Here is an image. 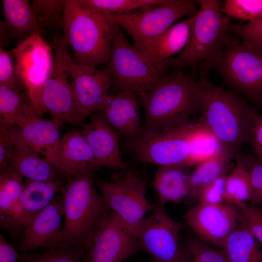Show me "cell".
<instances>
[{
	"label": "cell",
	"mask_w": 262,
	"mask_h": 262,
	"mask_svg": "<svg viewBox=\"0 0 262 262\" xmlns=\"http://www.w3.org/2000/svg\"><path fill=\"white\" fill-rule=\"evenodd\" d=\"M200 74L202 103L198 121L235 154L251 142L260 115L236 92L216 86Z\"/></svg>",
	"instance_id": "6da1fadb"
},
{
	"label": "cell",
	"mask_w": 262,
	"mask_h": 262,
	"mask_svg": "<svg viewBox=\"0 0 262 262\" xmlns=\"http://www.w3.org/2000/svg\"><path fill=\"white\" fill-rule=\"evenodd\" d=\"M196 1L199 7L188 43L177 57L165 60L163 64L174 72L190 67L194 75L198 68L199 74L207 76L225 48L240 42L228 31L230 19L221 12L219 1Z\"/></svg>",
	"instance_id": "7a4b0ae2"
},
{
	"label": "cell",
	"mask_w": 262,
	"mask_h": 262,
	"mask_svg": "<svg viewBox=\"0 0 262 262\" xmlns=\"http://www.w3.org/2000/svg\"><path fill=\"white\" fill-rule=\"evenodd\" d=\"M136 95L145 112L142 134L181 125L201 112L200 82L182 70L162 77L153 89Z\"/></svg>",
	"instance_id": "3957f363"
},
{
	"label": "cell",
	"mask_w": 262,
	"mask_h": 262,
	"mask_svg": "<svg viewBox=\"0 0 262 262\" xmlns=\"http://www.w3.org/2000/svg\"><path fill=\"white\" fill-rule=\"evenodd\" d=\"M90 167L67 178L61 193L65 221L59 246H73L82 256L85 244L98 223L111 212L95 186L93 172Z\"/></svg>",
	"instance_id": "277c9868"
},
{
	"label": "cell",
	"mask_w": 262,
	"mask_h": 262,
	"mask_svg": "<svg viewBox=\"0 0 262 262\" xmlns=\"http://www.w3.org/2000/svg\"><path fill=\"white\" fill-rule=\"evenodd\" d=\"M62 29L76 64L97 68L108 63L112 47L109 22L82 11L68 0L65 2Z\"/></svg>",
	"instance_id": "5b68a950"
},
{
	"label": "cell",
	"mask_w": 262,
	"mask_h": 262,
	"mask_svg": "<svg viewBox=\"0 0 262 262\" xmlns=\"http://www.w3.org/2000/svg\"><path fill=\"white\" fill-rule=\"evenodd\" d=\"M197 4L192 0H166L154 7H143L133 13L95 14L105 21L116 23L125 29L132 37L134 47L139 50L183 16L195 15L199 9Z\"/></svg>",
	"instance_id": "8992f818"
},
{
	"label": "cell",
	"mask_w": 262,
	"mask_h": 262,
	"mask_svg": "<svg viewBox=\"0 0 262 262\" xmlns=\"http://www.w3.org/2000/svg\"><path fill=\"white\" fill-rule=\"evenodd\" d=\"M109 24L112 47L106 65L112 75L113 89L136 94L153 89L164 75L157 67L144 60L119 25L112 22Z\"/></svg>",
	"instance_id": "52a82bcc"
},
{
	"label": "cell",
	"mask_w": 262,
	"mask_h": 262,
	"mask_svg": "<svg viewBox=\"0 0 262 262\" xmlns=\"http://www.w3.org/2000/svg\"><path fill=\"white\" fill-rule=\"evenodd\" d=\"M213 69L225 85L262 107V49L243 42L228 46Z\"/></svg>",
	"instance_id": "ba28073f"
},
{
	"label": "cell",
	"mask_w": 262,
	"mask_h": 262,
	"mask_svg": "<svg viewBox=\"0 0 262 262\" xmlns=\"http://www.w3.org/2000/svg\"><path fill=\"white\" fill-rule=\"evenodd\" d=\"M41 34L39 32L33 33L18 42L11 51L16 74L38 115L41 95L54 62L53 47Z\"/></svg>",
	"instance_id": "9c48e42d"
},
{
	"label": "cell",
	"mask_w": 262,
	"mask_h": 262,
	"mask_svg": "<svg viewBox=\"0 0 262 262\" xmlns=\"http://www.w3.org/2000/svg\"><path fill=\"white\" fill-rule=\"evenodd\" d=\"M96 181L110 211L133 232L153 205L147 198L145 180L126 168L115 172L110 181Z\"/></svg>",
	"instance_id": "30bf717a"
},
{
	"label": "cell",
	"mask_w": 262,
	"mask_h": 262,
	"mask_svg": "<svg viewBox=\"0 0 262 262\" xmlns=\"http://www.w3.org/2000/svg\"><path fill=\"white\" fill-rule=\"evenodd\" d=\"M150 212V214L133 230L141 250L150 257L152 262H181V224L169 216L164 204L159 201L153 204Z\"/></svg>",
	"instance_id": "8fae6325"
},
{
	"label": "cell",
	"mask_w": 262,
	"mask_h": 262,
	"mask_svg": "<svg viewBox=\"0 0 262 262\" xmlns=\"http://www.w3.org/2000/svg\"><path fill=\"white\" fill-rule=\"evenodd\" d=\"M141 250L134 233L110 212L96 226L85 246V262H122Z\"/></svg>",
	"instance_id": "7c38bea8"
},
{
	"label": "cell",
	"mask_w": 262,
	"mask_h": 262,
	"mask_svg": "<svg viewBox=\"0 0 262 262\" xmlns=\"http://www.w3.org/2000/svg\"><path fill=\"white\" fill-rule=\"evenodd\" d=\"M195 122L190 120L181 125L143 133L129 144L142 163L159 166L187 164L188 138Z\"/></svg>",
	"instance_id": "4fadbf2b"
},
{
	"label": "cell",
	"mask_w": 262,
	"mask_h": 262,
	"mask_svg": "<svg viewBox=\"0 0 262 262\" xmlns=\"http://www.w3.org/2000/svg\"><path fill=\"white\" fill-rule=\"evenodd\" d=\"M53 40V66L41 95L39 115L48 112L52 120L61 125L64 122L78 124L75 98L64 60L67 44L64 34H55Z\"/></svg>",
	"instance_id": "5bb4252c"
},
{
	"label": "cell",
	"mask_w": 262,
	"mask_h": 262,
	"mask_svg": "<svg viewBox=\"0 0 262 262\" xmlns=\"http://www.w3.org/2000/svg\"><path fill=\"white\" fill-rule=\"evenodd\" d=\"M64 60L75 98L78 124H80L93 112L98 111L108 96L113 85L110 69L99 70L96 67L76 64L72 59L67 45Z\"/></svg>",
	"instance_id": "9a60e30c"
},
{
	"label": "cell",
	"mask_w": 262,
	"mask_h": 262,
	"mask_svg": "<svg viewBox=\"0 0 262 262\" xmlns=\"http://www.w3.org/2000/svg\"><path fill=\"white\" fill-rule=\"evenodd\" d=\"M185 218L199 239L220 249L240 224L236 208L226 202L199 203L187 212Z\"/></svg>",
	"instance_id": "2e32d148"
},
{
	"label": "cell",
	"mask_w": 262,
	"mask_h": 262,
	"mask_svg": "<svg viewBox=\"0 0 262 262\" xmlns=\"http://www.w3.org/2000/svg\"><path fill=\"white\" fill-rule=\"evenodd\" d=\"M64 216L62 197L57 195L26 227L18 243V249L29 252L41 247L49 249L59 247Z\"/></svg>",
	"instance_id": "e0dca14e"
},
{
	"label": "cell",
	"mask_w": 262,
	"mask_h": 262,
	"mask_svg": "<svg viewBox=\"0 0 262 262\" xmlns=\"http://www.w3.org/2000/svg\"><path fill=\"white\" fill-rule=\"evenodd\" d=\"M115 130L99 111L94 113L89 122L83 125L81 132L92 150L96 168L99 166L117 170L127 168L120 156L118 138Z\"/></svg>",
	"instance_id": "ac0fdd59"
},
{
	"label": "cell",
	"mask_w": 262,
	"mask_h": 262,
	"mask_svg": "<svg viewBox=\"0 0 262 262\" xmlns=\"http://www.w3.org/2000/svg\"><path fill=\"white\" fill-rule=\"evenodd\" d=\"M44 158L67 178L90 167H95L93 152L81 131L64 134L56 147Z\"/></svg>",
	"instance_id": "d6986e66"
},
{
	"label": "cell",
	"mask_w": 262,
	"mask_h": 262,
	"mask_svg": "<svg viewBox=\"0 0 262 262\" xmlns=\"http://www.w3.org/2000/svg\"><path fill=\"white\" fill-rule=\"evenodd\" d=\"M139 104L136 94L123 91L108 95L98 111L114 129L131 139H136L142 133Z\"/></svg>",
	"instance_id": "ffe728a7"
},
{
	"label": "cell",
	"mask_w": 262,
	"mask_h": 262,
	"mask_svg": "<svg viewBox=\"0 0 262 262\" xmlns=\"http://www.w3.org/2000/svg\"><path fill=\"white\" fill-rule=\"evenodd\" d=\"M196 14L174 24L147 46L138 50L144 60L157 67L165 76L168 67L163 62L185 47L192 34Z\"/></svg>",
	"instance_id": "44dd1931"
},
{
	"label": "cell",
	"mask_w": 262,
	"mask_h": 262,
	"mask_svg": "<svg viewBox=\"0 0 262 262\" xmlns=\"http://www.w3.org/2000/svg\"><path fill=\"white\" fill-rule=\"evenodd\" d=\"M61 125L36 115L26 124L7 129L15 147L32 149L46 157L56 147L60 138Z\"/></svg>",
	"instance_id": "7402d4cb"
},
{
	"label": "cell",
	"mask_w": 262,
	"mask_h": 262,
	"mask_svg": "<svg viewBox=\"0 0 262 262\" xmlns=\"http://www.w3.org/2000/svg\"><path fill=\"white\" fill-rule=\"evenodd\" d=\"M191 167L185 164L159 166L153 182L159 197V201L164 204L179 203L186 199Z\"/></svg>",
	"instance_id": "603a6c76"
},
{
	"label": "cell",
	"mask_w": 262,
	"mask_h": 262,
	"mask_svg": "<svg viewBox=\"0 0 262 262\" xmlns=\"http://www.w3.org/2000/svg\"><path fill=\"white\" fill-rule=\"evenodd\" d=\"M7 171L16 172L23 178L35 181H50L66 177L45 158L26 148H15Z\"/></svg>",
	"instance_id": "cb8c5ba5"
},
{
	"label": "cell",
	"mask_w": 262,
	"mask_h": 262,
	"mask_svg": "<svg viewBox=\"0 0 262 262\" xmlns=\"http://www.w3.org/2000/svg\"><path fill=\"white\" fill-rule=\"evenodd\" d=\"M4 25L11 40L18 42L33 33H42L34 15L31 2L27 0H1Z\"/></svg>",
	"instance_id": "d4e9b609"
},
{
	"label": "cell",
	"mask_w": 262,
	"mask_h": 262,
	"mask_svg": "<svg viewBox=\"0 0 262 262\" xmlns=\"http://www.w3.org/2000/svg\"><path fill=\"white\" fill-rule=\"evenodd\" d=\"M36 115L28 94L0 85V126H22Z\"/></svg>",
	"instance_id": "484cf974"
},
{
	"label": "cell",
	"mask_w": 262,
	"mask_h": 262,
	"mask_svg": "<svg viewBox=\"0 0 262 262\" xmlns=\"http://www.w3.org/2000/svg\"><path fill=\"white\" fill-rule=\"evenodd\" d=\"M67 182L66 177L50 181L26 179L19 199L22 209L33 219L51 202L58 193H62Z\"/></svg>",
	"instance_id": "4316f807"
},
{
	"label": "cell",
	"mask_w": 262,
	"mask_h": 262,
	"mask_svg": "<svg viewBox=\"0 0 262 262\" xmlns=\"http://www.w3.org/2000/svg\"><path fill=\"white\" fill-rule=\"evenodd\" d=\"M235 153L225 147L218 155L197 165L191 173L188 195L189 203L198 200L201 191L220 177L227 174L231 159Z\"/></svg>",
	"instance_id": "83f0119b"
},
{
	"label": "cell",
	"mask_w": 262,
	"mask_h": 262,
	"mask_svg": "<svg viewBox=\"0 0 262 262\" xmlns=\"http://www.w3.org/2000/svg\"><path fill=\"white\" fill-rule=\"evenodd\" d=\"M229 262H262V246L241 223L222 249Z\"/></svg>",
	"instance_id": "f1b7e54d"
},
{
	"label": "cell",
	"mask_w": 262,
	"mask_h": 262,
	"mask_svg": "<svg viewBox=\"0 0 262 262\" xmlns=\"http://www.w3.org/2000/svg\"><path fill=\"white\" fill-rule=\"evenodd\" d=\"M224 148L215 135L198 121L194 123L188 138L187 164L196 165L218 155Z\"/></svg>",
	"instance_id": "f546056e"
},
{
	"label": "cell",
	"mask_w": 262,
	"mask_h": 262,
	"mask_svg": "<svg viewBox=\"0 0 262 262\" xmlns=\"http://www.w3.org/2000/svg\"><path fill=\"white\" fill-rule=\"evenodd\" d=\"M166 0H71L82 11L91 14L123 13L147 6L159 5Z\"/></svg>",
	"instance_id": "4dcf8cb0"
},
{
	"label": "cell",
	"mask_w": 262,
	"mask_h": 262,
	"mask_svg": "<svg viewBox=\"0 0 262 262\" xmlns=\"http://www.w3.org/2000/svg\"><path fill=\"white\" fill-rule=\"evenodd\" d=\"M236 160L235 168L227 175L225 182L226 202L234 206L249 202L251 196V185L248 173L240 160Z\"/></svg>",
	"instance_id": "1f68e13d"
},
{
	"label": "cell",
	"mask_w": 262,
	"mask_h": 262,
	"mask_svg": "<svg viewBox=\"0 0 262 262\" xmlns=\"http://www.w3.org/2000/svg\"><path fill=\"white\" fill-rule=\"evenodd\" d=\"M23 177L20 174L6 171L0 173V218L8 215L20 204L23 190Z\"/></svg>",
	"instance_id": "d6a6232c"
},
{
	"label": "cell",
	"mask_w": 262,
	"mask_h": 262,
	"mask_svg": "<svg viewBox=\"0 0 262 262\" xmlns=\"http://www.w3.org/2000/svg\"><path fill=\"white\" fill-rule=\"evenodd\" d=\"M65 0H33V11L39 26L57 34L62 28Z\"/></svg>",
	"instance_id": "836d02e7"
},
{
	"label": "cell",
	"mask_w": 262,
	"mask_h": 262,
	"mask_svg": "<svg viewBox=\"0 0 262 262\" xmlns=\"http://www.w3.org/2000/svg\"><path fill=\"white\" fill-rule=\"evenodd\" d=\"M182 248L181 262H229L221 249L198 238L188 240Z\"/></svg>",
	"instance_id": "e575fe53"
},
{
	"label": "cell",
	"mask_w": 262,
	"mask_h": 262,
	"mask_svg": "<svg viewBox=\"0 0 262 262\" xmlns=\"http://www.w3.org/2000/svg\"><path fill=\"white\" fill-rule=\"evenodd\" d=\"M221 11L229 18L256 22L262 19V0H227Z\"/></svg>",
	"instance_id": "d590c367"
},
{
	"label": "cell",
	"mask_w": 262,
	"mask_h": 262,
	"mask_svg": "<svg viewBox=\"0 0 262 262\" xmlns=\"http://www.w3.org/2000/svg\"><path fill=\"white\" fill-rule=\"evenodd\" d=\"M21 262H85L80 251L70 246H60L41 253H19Z\"/></svg>",
	"instance_id": "8d00e7d4"
},
{
	"label": "cell",
	"mask_w": 262,
	"mask_h": 262,
	"mask_svg": "<svg viewBox=\"0 0 262 262\" xmlns=\"http://www.w3.org/2000/svg\"><path fill=\"white\" fill-rule=\"evenodd\" d=\"M238 157L249 176L251 196L249 202L262 209V163L254 155L237 152Z\"/></svg>",
	"instance_id": "74e56055"
},
{
	"label": "cell",
	"mask_w": 262,
	"mask_h": 262,
	"mask_svg": "<svg viewBox=\"0 0 262 262\" xmlns=\"http://www.w3.org/2000/svg\"><path fill=\"white\" fill-rule=\"evenodd\" d=\"M235 207L238 212L240 223L262 246V209L249 202Z\"/></svg>",
	"instance_id": "f35d334b"
},
{
	"label": "cell",
	"mask_w": 262,
	"mask_h": 262,
	"mask_svg": "<svg viewBox=\"0 0 262 262\" xmlns=\"http://www.w3.org/2000/svg\"><path fill=\"white\" fill-rule=\"evenodd\" d=\"M228 29L234 36L240 38L243 42L262 49V19L245 24L233 23L230 20Z\"/></svg>",
	"instance_id": "ab89813d"
},
{
	"label": "cell",
	"mask_w": 262,
	"mask_h": 262,
	"mask_svg": "<svg viewBox=\"0 0 262 262\" xmlns=\"http://www.w3.org/2000/svg\"><path fill=\"white\" fill-rule=\"evenodd\" d=\"M11 51L0 48V85L20 90L23 87L16 74Z\"/></svg>",
	"instance_id": "60d3db41"
},
{
	"label": "cell",
	"mask_w": 262,
	"mask_h": 262,
	"mask_svg": "<svg viewBox=\"0 0 262 262\" xmlns=\"http://www.w3.org/2000/svg\"><path fill=\"white\" fill-rule=\"evenodd\" d=\"M227 174L224 175L207 185L200 193L198 200L199 203L218 205L225 200V182Z\"/></svg>",
	"instance_id": "b9f144b4"
},
{
	"label": "cell",
	"mask_w": 262,
	"mask_h": 262,
	"mask_svg": "<svg viewBox=\"0 0 262 262\" xmlns=\"http://www.w3.org/2000/svg\"><path fill=\"white\" fill-rule=\"evenodd\" d=\"M15 148L6 129L0 126V171H7Z\"/></svg>",
	"instance_id": "7bdbcfd3"
},
{
	"label": "cell",
	"mask_w": 262,
	"mask_h": 262,
	"mask_svg": "<svg viewBox=\"0 0 262 262\" xmlns=\"http://www.w3.org/2000/svg\"><path fill=\"white\" fill-rule=\"evenodd\" d=\"M19 254L0 233V262H18Z\"/></svg>",
	"instance_id": "ee69618b"
},
{
	"label": "cell",
	"mask_w": 262,
	"mask_h": 262,
	"mask_svg": "<svg viewBox=\"0 0 262 262\" xmlns=\"http://www.w3.org/2000/svg\"><path fill=\"white\" fill-rule=\"evenodd\" d=\"M255 157L262 163V115L254 130L251 141Z\"/></svg>",
	"instance_id": "f6af8a7d"
},
{
	"label": "cell",
	"mask_w": 262,
	"mask_h": 262,
	"mask_svg": "<svg viewBox=\"0 0 262 262\" xmlns=\"http://www.w3.org/2000/svg\"><path fill=\"white\" fill-rule=\"evenodd\" d=\"M11 41L3 21L0 22V47L6 45Z\"/></svg>",
	"instance_id": "bcb514c9"
},
{
	"label": "cell",
	"mask_w": 262,
	"mask_h": 262,
	"mask_svg": "<svg viewBox=\"0 0 262 262\" xmlns=\"http://www.w3.org/2000/svg\"><path fill=\"white\" fill-rule=\"evenodd\" d=\"M20 262V261H19V262Z\"/></svg>",
	"instance_id": "7dc6e473"
}]
</instances>
